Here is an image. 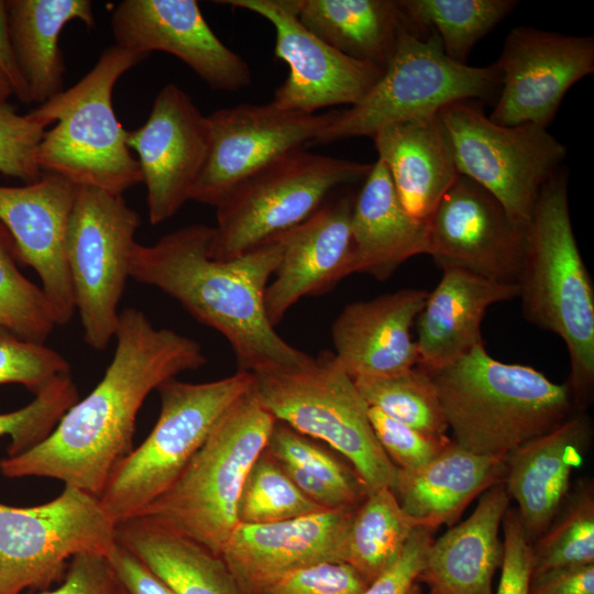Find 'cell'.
<instances>
[{
    "instance_id": "6da1fadb",
    "label": "cell",
    "mask_w": 594,
    "mask_h": 594,
    "mask_svg": "<svg viewBox=\"0 0 594 594\" xmlns=\"http://www.w3.org/2000/svg\"><path fill=\"white\" fill-rule=\"evenodd\" d=\"M116 349L103 377L34 448L0 461L11 479H54L99 496L114 466L131 452L139 410L148 394L207 363L199 342L156 328L135 308L120 311Z\"/></svg>"
},
{
    "instance_id": "7a4b0ae2",
    "label": "cell",
    "mask_w": 594,
    "mask_h": 594,
    "mask_svg": "<svg viewBox=\"0 0 594 594\" xmlns=\"http://www.w3.org/2000/svg\"><path fill=\"white\" fill-rule=\"evenodd\" d=\"M213 227L197 223L134 244L130 277L177 300L230 343L238 372L301 365L311 355L285 341L271 323L265 292L283 255L278 238L230 260L210 255Z\"/></svg>"
},
{
    "instance_id": "3957f363",
    "label": "cell",
    "mask_w": 594,
    "mask_h": 594,
    "mask_svg": "<svg viewBox=\"0 0 594 594\" xmlns=\"http://www.w3.org/2000/svg\"><path fill=\"white\" fill-rule=\"evenodd\" d=\"M430 374L452 441L476 454L507 457L564 421L575 406L568 384L497 361L484 343Z\"/></svg>"
},
{
    "instance_id": "277c9868",
    "label": "cell",
    "mask_w": 594,
    "mask_h": 594,
    "mask_svg": "<svg viewBox=\"0 0 594 594\" xmlns=\"http://www.w3.org/2000/svg\"><path fill=\"white\" fill-rule=\"evenodd\" d=\"M518 287L525 318L565 343L566 384L581 409L594 388V289L573 233L563 172L557 170L539 194Z\"/></svg>"
},
{
    "instance_id": "5b68a950",
    "label": "cell",
    "mask_w": 594,
    "mask_h": 594,
    "mask_svg": "<svg viewBox=\"0 0 594 594\" xmlns=\"http://www.w3.org/2000/svg\"><path fill=\"white\" fill-rule=\"evenodd\" d=\"M147 57L116 44L109 46L78 82L26 113L46 127L56 122L38 145L37 164L43 174L113 195L142 183L128 131L114 113L112 94L117 81Z\"/></svg>"
},
{
    "instance_id": "8992f818",
    "label": "cell",
    "mask_w": 594,
    "mask_h": 594,
    "mask_svg": "<svg viewBox=\"0 0 594 594\" xmlns=\"http://www.w3.org/2000/svg\"><path fill=\"white\" fill-rule=\"evenodd\" d=\"M275 424L251 389L220 417L170 487L136 516L220 556L239 524L246 475L265 450Z\"/></svg>"
},
{
    "instance_id": "52a82bcc",
    "label": "cell",
    "mask_w": 594,
    "mask_h": 594,
    "mask_svg": "<svg viewBox=\"0 0 594 594\" xmlns=\"http://www.w3.org/2000/svg\"><path fill=\"white\" fill-rule=\"evenodd\" d=\"M252 374L255 397L276 421L343 455L367 493L392 487L397 468L376 439L369 405L333 352L323 351L298 366Z\"/></svg>"
},
{
    "instance_id": "ba28073f",
    "label": "cell",
    "mask_w": 594,
    "mask_h": 594,
    "mask_svg": "<svg viewBox=\"0 0 594 594\" xmlns=\"http://www.w3.org/2000/svg\"><path fill=\"white\" fill-rule=\"evenodd\" d=\"M254 375L238 372L205 383L170 378L157 387L161 410L143 442L112 470L98 496L119 524L136 516L176 481L220 417L253 387Z\"/></svg>"
},
{
    "instance_id": "9c48e42d",
    "label": "cell",
    "mask_w": 594,
    "mask_h": 594,
    "mask_svg": "<svg viewBox=\"0 0 594 594\" xmlns=\"http://www.w3.org/2000/svg\"><path fill=\"white\" fill-rule=\"evenodd\" d=\"M501 89L496 64L476 67L452 61L435 32L403 29L391 61L369 92L332 120L312 144L372 138L381 129L438 114L464 100L490 99Z\"/></svg>"
},
{
    "instance_id": "30bf717a",
    "label": "cell",
    "mask_w": 594,
    "mask_h": 594,
    "mask_svg": "<svg viewBox=\"0 0 594 594\" xmlns=\"http://www.w3.org/2000/svg\"><path fill=\"white\" fill-rule=\"evenodd\" d=\"M373 163L299 148L237 187L216 209L215 260H230L270 243L310 218L336 188L364 179Z\"/></svg>"
},
{
    "instance_id": "8fae6325",
    "label": "cell",
    "mask_w": 594,
    "mask_h": 594,
    "mask_svg": "<svg viewBox=\"0 0 594 594\" xmlns=\"http://www.w3.org/2000/svg\"><path fill=\"white\" fill-rule=\"evenodd\" d=\"M140 226V215L122 195L78 186L66 258L84 341L94 350H105L114 339Z\"/></svg>"
},
{
    "instance_id": "7c38bea8",
    "label": "cell",
    "mask_w": 594,
    "mask_h": 594,
    "mask_svg": "<svg viewBox=\"0 0 594 594\" xmlns=\"http://www.w3.org/2000/svg\"><path fill=\"white\" fill-rule=\"evenodd\" d=\"M439 114L459 174L528 224L542 186L566 155L565 146L537 124L495 123L472 100L451 103Z\"/></svg>"
},
{
    "instance_id": "4fadbf2b",
    "label": "cell",
    "mask_w": 594,
    "mask_h": 594,
    "mask_svg": "<svg viewBox=\"0 0 594 594\" xmlns=\"http://www.w3.org/2000/svg\"><path fill=\"white\" fill-rule=\"evenodd\" d=\"M116 526L97 496L72 486L32 507L0 503V594L46 588L75 556L107 557Z\"/></svg>"
},
{
    "instance_id": "5bb4252c",
    "label": "cell",
    "mask_w": 594,
    "mask_h": 594,
    "mask_svg": "<svg viewBox=\"0 0 594 594\" xmlns=\"http://www.w3.org/2000/svg\"><path fill=\"white\" fill-rule=\"evenodd\" d=\"M334 112H294L272 102L213 111L207 116V157L189 200L217 208L248 178L285 154L312 144Z\"/></svg>"
},
{
    "instance_id": "9a60e30c",
    "label": "cell",
    "mask_w": 594,
    "mask_h": 594,
    "mask_svg": "<svg viewBox=\"0 0 594 594\" xmlns=\"http://www.w3.org/2000/svg\"><path fill=\"white\" fill-rule=\"evenodd\" d=\"M267 20L275 30L274 53L288 65L285 81L272 103L283 110L316 113L317 110L353 106L374 86L383 69L333 48L299 20V0L219 1Z\"/></svg>"
},
{
    "instance_id": "2e32d148",
    "label": "cell",
    "mask_w": 594,
    "mask_h": 594,
    "mask_svg": "<svg viewBox=\"0 0 594 594\" xmlns=\"http://www.w3.org/2000/svg\"><path fill=\"white\" fill-rule=\"evenodd\" d=\"M527 228L487 190L460 175L427 221V254L442 270L518 285Z\"/></svg>"
},
{
    "instance_id": "e0dca14e",
    "label": "cell",
    "mask_w": 594,
    "mask_h": 594,
    "mask_svg": "<svg viewBox=\"0 0 594 594\" xmlns=\"http://www.w3.org/2000/svg\"><path fill=\"white\" fill-rule=\"evenodd\" d=\"M495 64L501 89L488 118L506 127L532 123L547 129L568 90L594 72V38L517 26Z\"/></svg>"
},
{
    "instance_id": "ac0fdd59",
    "label": "cell",
    "mask_w": 594,
    "mask_h": 594,
    "mask_svg": "<svg viewBox=\"0 0 594 594\" xmlns=\"http://www.w3.org/2000/svg\"><path fill=\"white\" fill-rule=\"evenodd\" d=\"M110 26L116 45L145 56L172 54L213 90L237 92L252 84L249 64L215 34L195 0H123Z\"/></svg>"
},
{
    "instance_id": "d6986e66",
    "label": "cell",
    "mask_w": 594,
    "mask_h": 594,
    "mask_svg": "<svg viewBox=\"0 0 594 594\" xmlns=\"http://www.w3.org/2000/svg\"><path fill=\"white\" fill-rule=\"evenodd\" d=\"M146 187L148 219L157 226L190 198L209 147L208 119L176 84L156 95L146 122L128 131Z\"/></svg>"
},
{
    "instance_id": "ffe728a7",
    "label": "cell",
    "mask_w": 594,
    "mask_h": 594,
    "mask_svg": "<svg viewBox=\"0 0 594 594\" xmlns=\"http://www.w3.org/2000/svg\"><path fill=\"white\" fill-rule=\"evenodd\" d=\"M77 189L56 174H43L23 186L0 185V221L13 239L19 264L40 277L57 326L67 324L76 311L66 233Z\"/></svg>"
},
{
    "instance_id": "44dd1931",
    "label": "cell",
    "mask_w": 594,
    "mask_h": 594,
    "mask_svg": "<svg viewBox=\"0 0 594 594\" xmlns=\"http://www.w3.org/2000/svg\"><path fill=\"white\" fill-rule=\"evenodd\" d=\"M354 509H324L272 524L239 522L220 557L243 594L302 568L344 562Z\"/></svg>"
},
{
    "instance_id": "7402d4cb",
    "label": "cell",
    "mask_w": 594,
    "mask_h": 594,
    "mask_svg": "<svg viewBox=\"0 0 594 594\" xmlns=\"http://www.w3.org/2000/svg\"><path fill=\"white\" fill-rule=\"evenodd\" d=\"M353 201L351 195L326 201L280 237L282 260L265 292V309L274 327L301 298L323 295L353 274Z\"/></svg>"
},
{
    "instance_id": "603a6c76",
    "label": "cell",
    "mask_w": 594,
    "mask_h": 594,
    "mask_svg": "<svg viewBox=\"0 0 594 594\" xmlns=\"http://www.w3.org/2000/svg\"><path fill=\"white\" fill-rule=\"evenodd\" d=\"M428 292L404 288L350 302L331 327L333 355L352 378L385 377L418 365L410 330Z\"/></svg>"
},
{
    "instance_id": "cb8c5ba5",
    "label": "cell",
    "mask_w": 594,
    "mask_h": 594,
    "mask_svg": "<svg viewBox=\"0 0 594 594\" xmlns=\"http://www.w3.org/2000/svg\"><path fill=\"white\" fill-rule=\"evenodd\" d=\"M593 427L573 413L548 432L506 457L504 484L531 542L548 528L570 492L571 474L591 446Z\"/></svg>"
},
{
    "instance_id": "d4e9b609",
    "label": "cell",
    "mask_w": 594,
    "mask_h": 594,
    "mask_svg": "<svg viewBox=\"0 0 594 594\" xmlns=\"http://www.w3.org/2000/svg\"><path fill=\"white\" fill-rule=\"evenodd\" d=\"M517 284L448 268L417 317L418 366L441 370L483 343L481 323L494 304L517 298Z\"/></svg>"
},
{
    "instance_id": "484cf974",
    "label": "cell",
    "mask_w": 594,
    "mask_h": 594,
    "mask_svg": "<svg viewBox=\"0 0 594 594\" xmlns=\"http://www.w3.org/2000/svg\"><path fill=\"white\" fill-rule=\"evenodd\" d=\"M371 139L405 211L427 223L460 176L440 114L385 127Z\"/></svg>"
},
{
    "instance_id": "4316f807",
    "label": "cell",
    "mask_w": 594,
    "mask_h": 594,
    "mask_svg": "<svg viewBox=\"0 0 594 594\" xmlns=\"http://www.w3.org/2000/svg\"><path fill=\"white\" fill-rule=\"evenodd\" d=\"M509 503L504 482L486 490L465 520L433 540L419 580L440 594H493L504 552L499 530Z\"/></svg>"
},
{
    "instance_id": "83f0119b",
    "label": "cell",
    "mask_w": 594,
    "mask_h": 594,
    "mask_svg": "<svg viewBox=\"0 0 594 594\" xmlns=\"http://www.w3.org/2000/svg\"><path fill=\"white\" fill-rule=\"evenodd\" d=\"M505 472L506 457L476 454L451 439L425 466L397 469L391 490L417 527L433 531L455 522L476 496L504 482Z\"/></svg>"
},
{
    "instance_id": "f1b7e54d",
    "label": "cell",
    "mask_w": 594,
    "mask_h": 594,
    "mask_svg": "<svg viewBox=\"0 0 594 594\" xmlns=\"http://www.w3.org/2000/svg\"><path fill=\"white\" fill-rule=\"evenodd\" d=\"M353 273L387 280L407 260L428 252L427 223L404 209L384 164L376 160L351 213Z\"/></svg>"
},
{
    "instance_id": "f546056e",
    "label": "cell",
    "mask_w": 594,
    "mask_h": 594,
    "mask_svg": "<svg viewBox=\"0 0 594 594\" xmlns=\"http://www.w3.org/2000/svg\"><path fill=\"white\" fill-rule=\"evenodd\" d=\"M9 34L31 102L38 106L63 91L65 64L58 45L64 26L79 20L95 26L89 0H7Z\"/></svg>"
},
{
    "instance_id": "4dcf8cb0",
    "label": "cell",
    "mask_w": 594,
    "mask_h": 594,
    "mask_svg": "<svg viewBox=\"0 0 594 594\" xmlns=\"http://www.w3.org/2000/svg\"><path fill=\"white\" fill-rule=\"evenodd\" d=\"M116 539L174 594H243L220 556L146 518L117 524Z\"/></svg>"
},
{
    "instance_id": "1f68e13d",
    "label": "cell",
    "mask_w": 594,
    "mask_h": 594,
    "mask_svg": "<svg viewBox=\"0 0 594 594\" xmlns=\"http://www.w3.org/2000/svg\"><path fill=\"white\" fill-rule=\"evenodd\" d=\"M298 18L333 48L383 70L407 24L398 0H299Z\"/></svg>"
},
{
    "instance_id": "d6a6232c",
    "label": "cell",
    "mask_w": 594,
    "mask_h": 594,
    "mask_svg": "<svg viewBox=\"0 0 594 594\" xmlns=\"http://www.w3.org/2000/svg\"><path fill=\"white\" fill-rule=\"evenodd\" d=\"M416 528L389 487L367 493L353 512L344 562L371 583L397 558Z\"/></svg>"
},
{
    "instance_id": "836d02e7",
    "label": "cell",
    "mask_w": 594,
    "mask_h": 594,
    "mask_svg": "<svg viewBox=\"0 0 594 594\" xmlns=\"http://www.w3.org/2000/svg\"><path fill=\"white\" fill-rule=\"evenodd\" d=\"M407 24L435 32L447 56L466 64L474 45L518 4L515 0H398Z\"/></svg>"
},
{
    "instance_id": "e575fe53",
    "label": "cell",
    "mask_w": 594,
    "mask_h": 594,
    "mask_svg": "<svg viewBox=\"0 0 594 594\" xmlns=\"http://www.w3.org/2000/svg\"><path fill=\"white\" fill-rule=\"evenodd\" d=\"M354 384L370 407L432 436L449 430L432 375L415 367L385 377H361Z\"/></svg>"
},
{
    "instance_id": "d590c367",
    "label": "cell",
    "mask_w": 594,
    "mask_h": 594,
    "mask_svg": "<svg viewBox=\"0 0 594 594\" xmlns=\"http://www.w3.org/2000/svg\"><path fill=\"white\" fill-rule=\"evenodd\" d=\"M532 546V573L594 563V485L581 482L569 492L548 528Z\"/></svg>"
},
{
    "instance_id": "8d00e7d4",
    "label": "cell",
    "mask_w": 594,
    "mask_h": 594,
    "mask_svg": "<svg viewBox=\"0 0 594 594\" xmlns=\"http://www.w3.org/2000/svg\"><path fill=\"white\" fill-rule=\"evenodd\" d=\"M57 326L43 289L19 270L13 239L0 221V328L44 343Z\"/></svg>"
},
{
    "instance_id": "74e56055",
    "label": "cell",
    "mask_w": 594,
    "mask_h": 594,
    "mask_svg": "<svg viewBox=\"0 0 594 594\" xmlns=\"http://www.w3.org/2000/svg\"><path fill=\"white\" fill-rule=\"evenodd\" d=\"M327 508L307 497L265 450L244 481L239 505L241 524L262 525L289 520Z\"/></svg>"
},
{
    "instance_id": "f35d334b",
    "label": "cell",
    "mask_w": 594,
    "mask_h": 594,
    "mask_svg": "<svg viewBox=\"0 0 594 594\" xmlns=\"http://www.w3.org/2000/svg\"><path fill=\"white\" fill-rule=\"evenodd\" d=\"M265 451L279 463L294 465L341 492L356 506L367 495L353 468L343 464L310 438L280 421H276Z\"/></svg>"
},
{
    "instance_id": "ab89813d",
    "label": "cell",
    "mask_w": 594,
    "mask_h": 594,
    "mask_svg": "<svg viewBox=\"0 0 594 594\" xmlns=\"http://www.w3.org/2000/svg\"><path fill=\"white\" fill-rule=\"evenodd\" d=\"M79 400L70 374L57 377L26 406L0 414V437L9 436L8 457L19 455L45 440L64 414Z\"/></svg>"
},
{
    "instance_id": "60d3db41",
    "label": "cell",
    "mask_w": 594,
    "mask_h": 594,
    "mask_svg": "<svg viewBox=\"0 0 594 594\" xmlns=\"http://www.w3.org/2000/svg\"><path fill=\"white\" fill-rule=\"evenodd\" d=\"M65 374L70 364L59 352L0 328V386L20 384L35 396Z\"/></svg>"
},
{
    "instance_id": "b9f144b4",
    "label": "cell",
    "mask_w": 594,
    "mask_h": 594,
    "mask_svg": "<svg viewBox=\"0 0 594 594\" xmlns=\"http://www.w3.org/2000/svg\"><path fill=\"white\" fill-rule=\"evenodd\" d=\"M45 131V124L0 100V173L25 184L41 178L37 151Z\"/></svg>"
},
{
    "instance_id": "7bdbcfd3",
    "label": "cell",
    "mask_w": 594,
    "mask_h": 594,
    "mask_svg": "<svg viewBox=\"0 0 594 594\" xmlns=\"http://www.w3.org/2000/svg\"><path fill=\"white\" fill-rule=\"evenodd\" d=\"M369 418L382 449L399 470H418L437 458L451 442L448 436H432L391 418L369 406Z\"/></svg>"
},
{
    "instance_id": "ee69618b",
    "label": "cell",
    "mask_w": 594,
    "mask_h": 594,
    "mask_svg": "<svg viewBox=\"0 0 594 594\" xmlns=\"http://www.w3.org/2000/svg\"><path fill=\"white\" fill-rule=\"evenodd\" d=\"M369 583L345 562H323L288 573L253 594H363Z\"/></svg>"
},
{
    "instance_id": "f6af8a7d",
    "label": "cell",
    "mask_w": 594,
    "mask_h": 594,
    "mask_svg": "<svg viewBox=\"0 0 594 594\" xmlns=\"http://www.w3.org/2000/svg\"><path fill=\"white\" fill-rule=\"evenodd\" d=\"M433 540L432 530L416 528L397 558L369 583L363 594H411Z\"/></svg>"
},
{
    "instance_id": "bcb514c9",
    "label": "cell",
    "mask_w": 594,
    "mask_h": 594,
    "mask_svg": "<svg viewBox=\"0 0 594 594\" xmlns=\"http://www.w3.org/2000/svg\"><path fill=\"white\" fill-rule=\"evenodd\" d=\"M501 579L493 594H529L532 573V546L516 508L506 510L503 522Z\"/></svg>"
},
{
    "instance_id": "7dc6e473",
    "label": "cell",
    "mask_w": 594,
    "mask_h": 594,
    "mask_svg": "<svg viewBox=\"0 0 594 594\" xmlns=\"http://www.w3.org/2000/svg\"><path fill=\"white\" fill-rule=\"evenodd\" d=\"M38 594H129L107 557L81 553L69 561L62 583Z\"/></svg>"
},
{
    "instance_id": "c3c4849f",
    "label": "cell",
    "mask_w": 594,
    "mask_h": 594,
    "mask_svg": "<svg viewBox=\"0 0 594 594\" xmlns=\"http://www.w3.org/2000/svg\"><path fill=\"white\" fill-rule=\"evenodd\" d=\"M529 594H594V563L559 566L531 574Z\"/></svg>"
},
{
    "instance_id": "681fc988",
    "label": "cell",
    "mask_w": 594,
    "mask_h": 594,
    "mask_svg": "<svg viewBox=\"0 0 594 594\" xmlns=\"http://www.w3.org/2000/svg\"><path fill=\"white\" fill-rule=\"evenodd\" d=\"M107 559L129 594H174L139 558L116 543Z\"/></svg>"
},
{
    "instance_id": "f907efd6",
    "label": "cell",
    "mask_w": 594,
    "mask_h": 594,
    "mask_svg": "<svg viewBox=\"0 0 594 594\" xmlns=\"http://www.w3.org/2000/svg\"><path fill=\"white\" fill-rule=\"evenodd\" d=\"M0 70L9 80L13 95L23 103H31L26 84L19 70L12 50L7 0H0Z\"/></svg>"
},
{
    "instance_id": "816d5d0a",
    "label": "cell",
    "mask_w": 594,
    "mask_h": 594,
    "mask_svg": "<svg viewBox=\"0 0 594 594\" xmlns=\"http://www.w3.org/2000/svg\"><path fill=\"white\" fill-rule=\"evenodd\" d=\"M13 95L11 85L4 74L0 70V100L7 101Z\"/></svg>"
},
{
    "instance_id": "f5cc1de1",
    "label": "cell",
    "mask_w": 594,
    "mask_h": 594,
    "mask_svg": "<svg viewBox=\"0 0 594 594\" xmlns=\"http://www.w3.org/2000/svg\"><path fill=\"white\" fill-rule=\"evenodd\" d=\"M429 594H440V593H439V592H437V591H435V590H431V588H430V592H429Z\"/></svg>"
}]
</instances>
